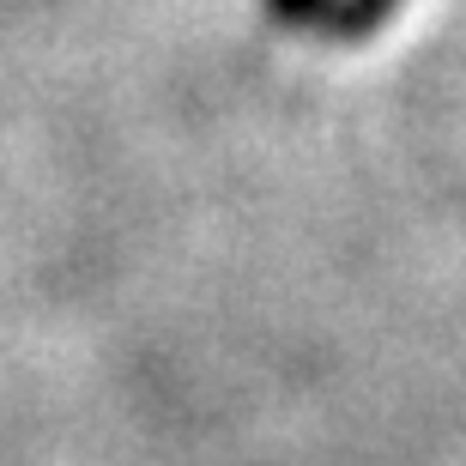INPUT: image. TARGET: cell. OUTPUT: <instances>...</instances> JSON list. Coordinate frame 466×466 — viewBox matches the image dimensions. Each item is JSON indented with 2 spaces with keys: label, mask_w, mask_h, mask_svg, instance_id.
Returning a JSON list of instances; mask_svg holds the SVG:
<instances>
[{
  "label": "cell",
  "mask_w": 466,
  "mask_h": 466,
  "mask_svg": "<svg viewBox=\"0 0 466 466\" xmlns=\"http://www.w3.org/2000/svg\"><path fill=\"white\" fill-rule=\"evenodd\" d=\"M400 6H406V0H321V13L309 18V31L321 36V43L351 49V43L381 36V25H394Z\"/></svg>",
  "instance_id": "6da1fadb"
},
{
  "label": "cell",
  "mask_w": 466,
  "mask_h": 466,
  "mask_svg": "<svg viewBox=\"0 0 466 466\" xmlns=\"http://www.w3.org/2000/svg\"><path fill=\"white\" fill-rule=\"evenodd\" d=\"M260 13H267V25H279V31H297V25H309V18L321 13V0H260Z\"/></svg>",
  "instance_id": "7a4b0ae2"
}]
</instances>
